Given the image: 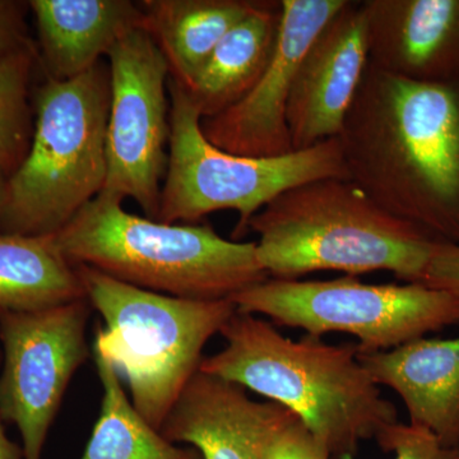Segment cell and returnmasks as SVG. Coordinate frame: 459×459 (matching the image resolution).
<instances>
[{
    "mask_svg": "<svg viewBox=\"0 0 459 459\" xmlns=\"http://www.w3.org/2000/svg\"><path fill=\"white\" fill-rule=\"evenodd\" d=\"M347 0H281L279 41L249 93L228 110L204 117V137L226 152L276 157L292 152L287 105L299 66L312 42Z\"/></svg>",
    "mask_w": 459,
    "mask_h": 459,
    "instance_id": "8fae6325",
    "label": "cell"
},
{
    "mask_svg": "<svg viewBox=\"0 0 459 459\" xmlns=\"http://www.w3.org/2000/svg\"><path fill=\"white\" fill-rule=\"evenodd\" d=\"M110 69L48 78L36 95L29 152L9 177L0 231L51 237L104 188Z\"/></svg>",
    "mask_w": 459,
    "mask_h": 459,
    "instance_id": "5b68a950",
    "label": "cell"
},
{
    "mask_svg": "<svg viewBox=\"0 0 459 459\" xmlns=\"http://www.w3.org/2000/svg\"><path fill=\"white\" fill-rule=\"evenodd\" d=\"M93 359L102 385L100 416L80 459H202L148 424L124 392L119 374L98 350Z\"/></svg>",
    "mask_w": 459,
    "mask_h": 459,
    "instance_id": "ffe728a7",
    "label": "cell"
},
{
    "mask_svg": "<svg viewBox=\"0 0 459 459\" xmlns=\"http://www.w3.org/2000/svg\"><path fill=\"white\" fill-rule=\"evenodd\" d=\"M8 179V175L5 174V171L3 170L2 166H0V219H2L3 210H4Z\"/></svg>",
    "mask_w": 459,
    "mask_h": 459,
    "instance_id": "4316f807",
    "label": "cell"
},
{
    "mask_svg": "<svg viewBox=\"0 0 459 459\" xmlns=\"http://www.w3.org/2000/svg\"><path fill=\"white\" fill-rule=\"evenodd\" d=\"M281 23V2H261L214 48L192 82L183 87L202 119L246 98L270 65Z\"/></svg>",
    "mask_w": 459,
    "mask_h": 459,
    "instance_id": "e0dca14e",
    "label": "cell"
},
{
    "mask_svg": "<svg viewBox=\"0 0 459 459\" xmlns=\"http://www.w3.org/2000/svg\"><path fill=\"white\" fill-rule=\"evenodd\" d=\"M349 179L386 212L459 246V83L368 65L340 137Z\"/></svg>",
    "mask_w": 459,
    "mask_h": 459,
    "instance_id": "6da1fadb",
    "label": "cell"
},
{
    "mask_svg": "<svg viewBox=\"0 0 459 459\" xmlns=\"http://www.w3.org/2000/svg\"><path fill=\"white\" fill-rule=\"evenodd\" d=\"M107 57L108 175L99 195L132 198L156 221L170 138L168 62L146 27L126 33Z\"/></svg>",
    "mask_w": 459,
    "mask_h": 459,
    "instance_id": "9c48e42d",
    "label": "cell"
},
{
    "mask_svg": "<svg viewBox=\"0 0 459 459\" xmlns=\"http://www.w3.org/2000/svg\"><path fill=\"white\" fill-rule=\"evenodd\" d=\"M30 47L22 3L0 0V62Z\"/></svg>",
    "mask_w": 459,
    "mask_h": 459,
    "instance_id": "d4e9b609",
    "label": "cell"
},
{
    "mask_svg": "<svg viewBox=\"0 0 459 459\" xmlns=\"http://www.w3.org/2000/svg\"><path fill=\"white\" fill-rule=\"evenodd\" d=\"M327 449L300 420L283 429L272 442L264 459H331Z\"/></svg>",
    "mask_w": 459,
    "mask_h": 459,
    "instance_id": "603a6c76",
    "label": "cell"
},
{
    "mask_svg": "<svg viewBox=\"0 0 459 459\" xmlns=\"http://www.w3.org/2000/svg\"><path fill=\"white\" fill-rule=\"evenodd\" d=\"M262 0H144V27L168 62L170 77L186 87L214 48Z\"/></svg>",
    "mask_w": 459,
    "mask_h": 459,
    "instance_id": "ac0fdd59",
    "label": "cell"
},
{
    "mask_svg": "<svg viewBox=\"0 0 459 459\" xmlns=\"http://www.w3.org/2000/svg\"><path fill=\"white\" fill-rule=\"evenodd\" d=\"M98 195L51 235L60 255L148 291L190 300H226L270 279L255 243L228 240L210 226L135 216Z\"/></svg>",
    "mask_w": 459,
    "mask_h": 459,
    "instance_id": "277c9868",
    "label": "cell"
},
{
    "mask_svg": "<svg viewBox=\"0 0 459 459\" xmlns=\"http://www.w3.org/2000/svg\"><path fill=\"white\" fill-rule=\"evenodd\" d=\"M296 420L276 402L250 400L243 386L198 370L160 431L172 443L195 446L202 459H264Z\"/></svg>",
    "mask_w": 459,
    "mask_h": 459,
    "instance_id": "4fadbf2b",
    "label": "cell"
},
{
    "mask_svg": "<svg viewBox=\"0 0 459 459\" xmlns=\"http://www.w3.org/2000/svg\"><path fill=\"white\" fill-rule=\"evenodd\" d=\"M0 459H25L23 449H21L20 446L8 439L4 429H3L2 421H0Z\"/></svg>",
    "mask_w": 459,
    "mask_h": 459,
    "instance_id": "484cf974",
    "label": "cell"
},
{
    "mask_svg": "<svg viewBox=\"0 0 459 459\" xmlns=\"http://www.w3.org/2000/svg\"><path fill=\"white\" fill-rule=\"evenodd\" d=\"M86 298L105 322L93 349L128 383L132 403L161 430L181 392L199 370L208 341L237 312L226 300H190L148 291L74 265Z\"/></svg>",
    "mask_w": 459,
    "mask_h": 459,
    "instance_id": "8992f818",
    "label": "cell"
},
{
    "mask_svg": "<svg viewBox=\"0 0 459 459\" xmlns=\"http://www.w3.org/2000/svg\"><path fill=\"white\" fill-rule=\"evenodd\" d=\"M377 443L383 451L394 453V459H459V448L444 446L430 431L410 422L398 421L386 428ZM340 459H353V455Z\"/></svg>",
    "mask_w": 459,
    "mask_h": 459,
    "instance_id": "7402d4cb",
    "label": "cell"
},
{
    "mask_svg": "<svg viewBox=\"0 0 459 459\" xmlns=\"http://www.w3.org/2000/svg\"><path fill=\"white\" fill-rule=\"evenodd\" d=\"M169 98L168 170L156 221L197 222L217 211H237L238 241L249 232L253 217L287 190L327 178L349 179L338 138L282 156L234 155L204 137L201 114L171 77Z\"/></svg>",
    "mask_w": 459,
    "mask_h": 459,
    "instance_id": "52a82bcc",
    "label": "cell"
},
{
    "mask_svg": "<svg viewBox=\"0 0 459 459\" xmlns=\"http://www.w3.org/2000/svg\"><path fill=\"white\" fill-rule=\"evenodd\" d=\"M90 313L87 299L35 312H0V418L20 430L25 459H41L66 388L89 356Z\"/></svg>",
    "mask_w": 459,
    "mask_h": 459,
    "instance_id": "30bf717a",
    "label": "cell"
},
{
    "mask_svg": "<svg viewBox=\"0 0 459 459\" xmlns=\"http://www.w3.org/2000/svg\"><path fill=\"white\" fill-rule=\"evenodd\" d=\"M220 334L226 346L199 370L250 389L291 411L331 457L353 455L397 424V410L359 360L356 344L294 341L267 320L235 312Z\"/></svg>",
    "mask_w": 459,
    "mask_h": 459,
    "instance_id": "7a4b0ae2",
    "label": "cell"
},
{
    "mask_svg": "<svg viewBox=\"0 0 459 459\" xmlns=\"http://www.w3.org/2000/svg\"><path fill=\"white\" fill-rule=\"evenodd\" d=\"M29 7L50 80L86 74L126 33L144 27L140 3L128 0H32Z\"/></svg>",
    "mask_w": 459,
    "mask_h": 459,
    "instance_id": "2e32d148",
    "label": "cell"
},
{
    "mask_svg": "<svg viewBox=\"0 0 459 459\" xmlns=\"http://www.w3.org/2000/svg\"><path fill=\"white\" fill-rule=\"evenodd\" d=\"M369 65L361 2L347 0L312 42L296 74L287 105L292 150L340 137Z\"/></svg>",
    "mask_w": 459,
    "mask_h": 459,
    "instance_id": "7c38bea8",
    "label": "cell"
},
{
    "mask_svg": "<svg viewBox=\"0 0 459 459\" xmlns=\"http://www.w3.org/2000/svg\"><path fill=\"white\" fill-rule=\"evenodd\" d=\"M256 258L276 280L319 271L358 276L392 272L421 283L439 241L398 219L350 179L327 178L287 190L253 217Z\"/></svg>",
    "mask_w": 459,
    "mask_h": 459,
    "instance_id": "3957f363",
    "label": "cell"
},
{
    "mask_svg": "<svg viewBox=\"0 0 459 459\" xmlns=\"http://www.w3.org/2000/svg\"><path fill=\"white\" fill-rule=\"evenodd\" d=\"M377 385L400 395L410 424L459 448V337L419 338L388 351L359 352Z\"/></svg>",
    "mask_w": 459,
    "mask_h": 459,
    "instance_id": "9a60e30c",
    "label": "cell"
},
{
    "mask_svg": "<svg viewBox=\"0 0 459 459\" xmlns=\"http://www.w3.org/2000/svg\"><path fill=\"white\" fill-rule=\"evenodd\" d=\"M238 312L262 314L309 336L346 333L359 352H379L459 325L458 296L421 283L370 285L355 276L328 281L268 279L232 296Z\"/></svg>",
    "mask_w": 459,
    "mask_h": 459,
    "instance_id": "ba28073f",
    "label": "cell"
},
{
    "mask_svg": "<svg viewBox=\"0 0 459 459\" xmlns=\"http://www.w3.org/2000/svg\"><path fill=\"white\" fill-rule=\"evenodd\" d=\"M83 299L77 268L53 238L0 231V312H35Z\"/></svg>",
    "mask_w": 459,
    "mask_h": 459,
    "instance_id": "d6986e66",
    "label": "cell"
},
{
    "mask_svg": "<svg viewBox=\"0 0 459 459\" xmlns=\"http://www.w3.org/2000/svg\"><path fill=\"white\" fill-rule=\"evenodd\" d=\"M369 62L422 83H459V0H365Z\"/></svg>",
    "mask_w": 459,
    "mask_h": 459,
    "instance_id": "5bb4252c",
    "label": "cell"
},
{
    "mask_svg": "<svg viewBox=\"0 0 459 459\" xmlns=\"http://www.w3.org/2000/svg\"><path fill=\"white\" fill-rule=\"evenodd\" d=\"M35 56L31 45L0 62V166L8 178L22 164L31 144L29 92Z\"/></svg>",
    "mask_w": 459,
    "mask_h": 459,
    "instance_id": "44dd1931",
    "label": "cell"
},
{
    "mask_svg": "<svg viewBox=\"0 0 459 459\" xmlns=\"http://www.w3.org/2000/svg\"><path fill=\"white\" fill-rule=\"evenodd\" d=\"M421 285L442 290L459 298V246L437 243Z\"/></svg>",
    "mask_w": 459,
    "mask_h": 459,
    "instance_id": "cb8c5ba5",
    "label": "cell"
}]
</instances>
